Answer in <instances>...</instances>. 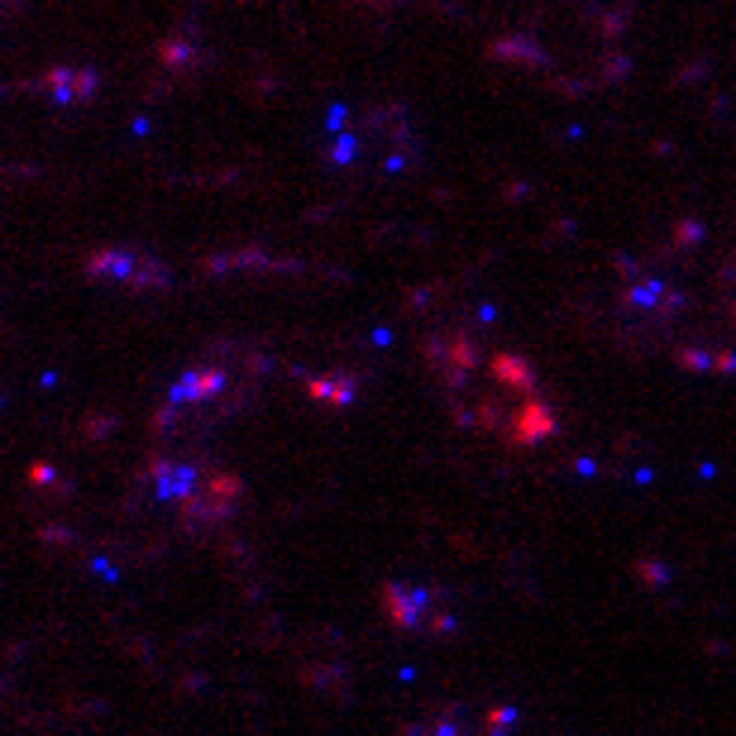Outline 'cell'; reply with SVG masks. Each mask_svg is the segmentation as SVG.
<instances>
[{"label":"cell","mask_w":736,"mask_h":736,"mask_svg":"<svg viewBox=\"0 0 736 736\" xmlns=\"http://www.w3.org/2000/svg\"><path fill=\"white\" fill-rule=\"evenodd\" d=\"M727 321H732V335H736V254H732V268H727Z\"/></svg>","instance_id":"cell-2"},{"label":"cell","mask_w":736,"mask_h":736,"mask_svg":"<svg viewBox=\"0 0 736 736\" xmlns=\"http://www.w3.org/2000/svg\"><path fill=\"white\" fill-rule=\"evenodd\" d=\"M435 368L474 431L498 435L507 445H536L555 431L541 383L517 354H478L474 345H455L435 359Z\"/></svg>","instance_id":"cell-1"}]
</instances>
